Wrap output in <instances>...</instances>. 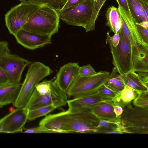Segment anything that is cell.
I'll return each mask as SVG.
<instances>
[{
    "mask_svg": "<svg viewBox=\"0 0 148 148\" xmlns=\"http://www.w3.org/2000/svg\"><path fill=\"white\" fill-rule=\"evenodd\" d=\"M60 19L57 11L48 6L42 5L22 29L40 35L52 36L58 31Z\"/></svg>",
    "mask_w": 148,
    "mask_h": 148,
    "instance_id": "6da1fadb",
    "label": "cell"
},
{
    "mask_svg": "<svg viewBox=\"0 0 148 148\" xmlns=\"http://www.w3.org/2000/svg\"><path fill=\"white\" fill-rule=\"evenodd\" d=\"M60 130L65 133H97L100 120L91 111L61 112Z\"/></svg>",
    "mask_w": 148,
    "mask_h": 148,
    "instance_id": "7a4b0ae2",
    "label": "cell"
},
{
    "mask_svg": "<svg viewBox=\"0 0 148 148\" xmlns=\"http://www.w3.org/2000/svg\"><path fill=\"white\" fill-rule=\"evenodd\" d=\"M53 72L48 66L39 62L31 63L18 96L12 103L17 108H24L28 102L35 87L43 78Z\"/></svg>",
    "mask_w": 148,
    "mask_h": 148,
    "instance_id": "3957f363",
    "label": "cell"
},
{
    "mask_svg": "<svg viewBox=\"0 0 148 148\" xmlns=\"http://www.w3.org/2000/svg\"><path fill=\"white\" fill-rule=\"evenodd\" d=\"M123 109L117 124L123 134H148V108L133 107L130 103Z\"/></svg>",
    "mask_w": 148,
    "mask_h": 148,
    "instance_id": "277c9868",
    "label": "cell"
},
{
    "mask_svg": "<svg viewBox=\"0 0 148 148\" xmlns=\"http://www.w3.org/2000/svg\"><path fill=\"white\" fill-rule=\"evenodd\" d=\"M110 72L101 71L91 76L75 79L66 92L68 96L75 98L98 93L97 90L107 80Z\"/></svg>",
    "mask_w": 148,
    "mask_h": 148,
    "instance_id": "5b68a950",
    "label": "cell"
},
{
    "mask_svg": "<svg viewBox=\"0 0 148 148\" xmlns=\"http://www.w3.org/2000/svg\"><path fill=\"white\" fill-rule=\"evenodd\" d=\"M42 5L33 4L27 0L12 8L5 16V25L10 33L15 36Z\"/></svg>",
    "mask_w": 148,
    "mask_h": 148,
    "instance_id": "8992f818",
    "label": "cell"
},
{
    "mask_svg": "<svg viewBox=\"0 0 148 148\" xmlns=\"http://www.w3.org/2000/svg\"><path fill=\"white\" fill-rule=\"evenodd\" d=\"M68 96L53 80L49 90L42 95L38 93L34 89L28 102L24 107L28 111L53 105L57 108L67 104Z\"/></svg>",
    "mask_w": 148,
    "mask_h": 148,
    "instance_id": "52a82bcc",
    "label": "cell"
},
{
    "mask_svg": "<svg viewBox=\"0 0 148 148\" xmlns=\"http://www.w3.org/2000/svg\"><path fill=\"white\" fill-rule=\"evenodd\" d=\"M119 42L118 45L113 47L109 43L112 58V63L119 73L121 75L132 70V49L134 45L123 34L121 29L119 32Z\"/></svg>",
    "mask_w": 148,
    "mask_h": 148,
    "instance_id": "ba28073f",
    "label": "cell"
},
{
    "mask_svg": "<svg viewBox=\"0 0 148 148\" xmlns=\"http://www.w3.org/2000/svg\"><path fill=\"white\" fill-rule=\"evenodd\" d=\"M94 0H85L76 6L58 11L60 19L68 25L87 28L92 16Z\"/></svg>",
    "mask_w": 148,
    "mask_h": 148,
    "instance_id": "9c48e42d",
    "label": "cell"
},
{
    "mask_svg": "<svg viewBox=\"0 0 148 148\" xmlns=\"http://www.w3.org/2000/svg\"><path fill=\"white\" fill-rule=\"evenodd\" d=\"M32 62L23 58L10 53L0 58V67L7 75L10 83H20L22 75L25 68Z\"/></svg>",
    "mask_w": 148,
    "mask_h": 148,
    "instance_id": "30bf717a",
    "label": "cell"
},
{
    "mask_svg": "<svg viewBox=\"0 0 148 148\" xmlns=\"http://www.w3.org/2000/svg\"><path fill=\"white\" fill-rule=\"evenodd\" d=\"M28 111L24 108H17L0 119V133L21 132L28 120Z\"/></svg>",
    "mask_w": 148,
    "mask_h": 148,
    "instance_id": "8fae6325",
    "label": "cell"
},
{
    "mask_svg": "<svg viewBox=\"0 0 148 148\" xmlns=\"http://www.w3.org/2000/svg\"><path fill=\"white\" fill-rule=\"evenodd\" d=\"M112 101V99L101 96L98 93L73 98L67 100L68 110L71 112L91 111L94 105L99 103Z\"/></svg>",
    "mask_w": 148,
    "mask_h": 148,
    "instance_id": "7c38bea8",
    "label": "cell"
},
{
    "mask_svg": "<svg viewBox=\"0 0 148 148\" xmlns=\"http://www.w3.org/2000/svg\"><path fill=\"white\" fill-rule=\"evenodd\" d=\"M14 36L18 43L29 50H34L51 43V36L40 35L22 29Z\"/></svg>",
    "mask_w": 148,
    "mask_h": 148,
    "instance_id": "4fadbf2b",
    "label": "cell"
},
{
    "mask_svg": "<svg viewBox=\"0 0 148 148\" xmlns=\"http://www.w3.org/2000/svg\"><path fill=\"white\" fill-rule=\"evenodd\" d=\"M80 66L78 63L69 62L61 66L54 80L59 88L66 93L78 75Z\"/></svg>",
    "mask_w": 148,
    "mask_h": 148,
    "instance_id": "5bb4252c",
    "label": "cell"
},
{
    "mask_svg": "<svg viewBox=\"0 0 148 148\" xmlns=\"http://www.w3.org/2000/svg\"><path fill=\"white\" fill-rule=\"evenodd\" d=\"M118 9L121 23V29L123 33L134 46L136 43L145 45L138 32L135 21L130 20L120 6L119 5Z\"/></svg>",
    "mask_w": 148,
    "mask_h": 148,
    "instance_id": "9a60e30c",
    "label": "cell"
},
{
    "mask_svg": "<svg viewBox=\"0 0 148 148\" xmlns=\"http://www.w3.org/2000/svg\"><path fill=\"white\" fill-rule=\"evenodd\" d=\"M132 70L135 72H148V46L139 43L133 46Z\"/></svg>",
    "mask_w": 148,
    "mask_h": 148,
    "instance_id": "2e32d148",
    "label": "cell"
},
{
    "mask_svg": "<svg viewBox=\"0 0 148 148\" xmlns=\"http://www.w3.org/2000/svg\"><path fill=\"white\" fill-rule=\"evenodd\" d=\"M114 105L112 101L101 102L93 106L91 111L100 120L117 124L119 120V116H117L114 112Z\"/></svg>",
    "mask_w": 148,
    "mask_h": 148,
    "instance_id": "e0dca14e",
    "label": "cell"
},
{
    "mask_svg": "<svg viewBox=\"0 0 148 148\" xmlns=\"http://www.w3.org/2000/svg\"><path fill=\"white\" fill-rule=\"evenodd\" d=\"M21 85L8 83L0 85V108L14 102L18 96Z\"/></svg>",
    "mask_w": 148,
    "mask_h": 148,
    "instance_id": "ac0fdd59",
    "label": "cell"
},
{
    "mask_svg": "<svg viewBox=\"0 0 148 148\" xmlns=\"http://www.w3.org/2000/svg\"><path fill=\"white\" fill-rule=\"evenodd\" d=\"M139 92L127 86L121 91L116 93L112 99L114 105L123 108L130 103L138 96Z\"/></svg>",
    "mask_w": 148,
    "mask_h": 148,
    "instance_id": "d6986e66",
    "label": "cell"
},
{
    "mask_svg": "<svg viewBox=\"0 0 148 148\" xmlns=\"http://www.w3.org/2000/svg\"><path fill=\"white\" fill-rule=\"evenodd\" d=\"M125 86L129 87L139 92L148 91V88L143 85L138 77L137 73L132 70L121 75Z\"/></svg>",
    "mask_w": 148,
    "mask_h": 148,
    "instance_id": "ffe728a7",
    "label": "cell"
},
{
    "mask_svg": "<svg viewBox=\"0 0 148 148\" xmlns=\"http://www.w3.org/2000/svg\"><path fill=\"white\" fill-rule=\"evenodd\" d=\"M130 10L136 23L148 21L144 16L138 0H127Z\"/></svg>",
    "mask_w": 148,
    "mask_h": 148,
    "instance_id": "44dd1931",
    "label": "cell"
},
{
    "mask_svg": "<svg viewBox=\"0 0 148 148\" xmlns=\"http://www.w3.org/2000/svg\"><path fill=\"white\" fill-rule=\"evenodd\" d=\"M106 25L110 27V31L115 33L116 26L121 19L118 9L113 6L108 8L106 12Z\"/></svg>",
    "mask_w": 148,
    "mask_h": 148,
    "instance_id": "7402d4cb",
    "label": "cell"
},
{
    "mask_svg": "<svg viewBox=\"0 0 148 148\" xmlns=\"http://www.w3.org/2000/svg\"><path fill=\"white\" fill-rule=\"evenodd\" d=\"M97 133L122 134L116 123L100 120L97 128ZM123 134V133H122Z\"/></svg>",
    "mask_w": 148,
    "mask_h": 148,
    "instance_id": "603a6c76",
    "label": "cell"
},
{
    "mask_svg": "<svg viewBox=\"0 0 148 148\" xmlns=\"http://www.w3.org/2000/svg\"><path fill=\"white\" fill-rule=\"evenodd\" d=\"M106 0H96L94 1L90 19L88 27L85 30L86 32L95 29V22L99 15V11Z\"/></svg>",
    "mask_w": 148,
    "mask_h": 148,
    "instance_id": "cb8c5ba5",
    "label": "cell"
},
{
    "mask_svg": "<svg viewBox=\"0 0 148 148\" xmlns=\"http://www.w3.org/2000/svg\"><path fill=\"white\" fill-rule=\"evenodd\" d=\"M33 4L45 5L50 7L57 11L60 10L65 5L67 0H28Z\"/></svg>",
    "mask_w": 148,
    "mask_h": 148,
    "instance_id": "d4e9b609",
    "label": "cell"
},
{
    "mask_svg": "<svg viewBox=\"0 0 148 148\" xmlns=\"http://www.w3.org/2000/svg\"><path fill=\"white\" fill-rule=\"evenodd\" d=\"M56 108H57L55 106L51 105L28 111V120L32 121L46 116Z\"/></svg>",
    "mask_w": 148,
    "mask_h": 148,
    "instance_id": "484cf974",
    "label": "cell"
},
{
    "mask_svg": "<svg viewBox=\"0 0 148 148\" xmlns=\"http://www.w3.org/2000/svg\"><path fill=\"white\" fill-rule=\"evenodd\" d=\"M133 103L135 106L148 108V91L139 92Z\"/></svg>",
    "mask_w": 148,
    "mask_h": 148,
    "instance_id": "4316f807",
    "label": "cell"
},
{
    "mask_svg": "<svg viewBox=\"0 0 148 148\" xmlns=\"http://www.w3.org/2000/svg\"><path fill=\"white\" fill-rule=\"evenodd\" d=\"M107 87L116 93L122 90L125 88V85L121 78L114 82L104 84Z\"/></svg>",
    "mask_w": 148,
    "mask_h": 148,
    "instance_id": "83f0119b",
    "label": "cell"
},
{
    "mask_svg": "<svg viewBox=\"0 0 148 148\" xmlns=\"http://www.w3.org/2000/svg\"><path fill=\"white\" fill-rule=\"evenodd\" d=\"M97 73L90 64H88L80 66L78 71V75L80 77H87L93 75Z\"/></svg>",
    "mask_w": 148,
    "mask_h": 148,
    "instance_id": "f1b7e54d",
    "label": "cell"
},
{
    "mask_svg": "<svg viewBox=\"0 0 148 148\" xmlns=\"http://www.w3.org/2000/svg\"><path fill=\"white\" fill-rule=\"evenodd\" d=\"M136 26L138 32L144 44L148 46V29L140 24L136 23Z\"/></svg>",
    "mask_w": 148,
    "mask_h": 148,
    "instance_id": "f546056e",
    "label": "cell"
},
{
    "mask_svg": "<svg viewBox=\"0 0 148 148\" xmlns=\"http://www.w3.org/2000/svg\"><path fill=\"white\" fill-rule=\"evenodd\" d=\"M97 91L98 93L101 96L111 99L114 97L116 93L107 87L104 84L98 88Z\"/></svg>",
    "mask_w": 148,
    "mask_h": 148,
    "instance_id": "4dcf8cb0",
    "label": "cell"
},
{
    "mask_svg": "<svg viewBox=\"0 0 148 148\" xmlns=\"http://www.w3.org/2000/svg\"><path fill=\"white\" fill-rule=\"evenodd\" d=\"M24 132L32 133H53L52 130L40 125L26 129Z\"/></svg>",
    "mask_w": 148,
    "mask_h": 148,
    "instance_id": "1f68e13d",
    "label": "cell"
},
{
    "mask_svg": "<svg viewBox=\"0 0 148 148\" xmlns=\"http://www.w3.org/2000/svg\"><path fill=\"white\" fill-rule=\"evenodd\" d=\"M116 1L119 5L122 8L129 18L130 20H134L130 10L127 0H116Z\"/></svg>",
    "mask_w": 148,
    "mask_h": 148,
    "instance_id": "d6a6232c",
    "label": "cell"
},
{
    "mask_svg": "<svg viewBox=\"0 0 148 148\" xmlns=\"http://www.w3.org/2000/svg\"><path fill=\"white\" fill-rule=\"evenodd\" d=\"M120 36L119 33L114 34V35L111 37L109 32L107 33L106 38V44L109 43H111L114 47H116L119 42Z\"/></svg>",
    "mask_w": 148,
    "mask_h": 148,
    "instance_id": "836d02e7",
    "label": "cell"
},
{
    "mask_svg": "<svg viewBox=\"0 0 148 148\" xmlns=\"http://www.w3.org/2000/svg\"><path fill=\"white\" fill-rule=\"evenodd\" d=\"M122 78L115 67L113 68L112 72L110 74L107 80L105 83H111L115 82Z\"/></svg>",
    "mask_w": 148,
    "mask_h": 148,
    "instance_id": "e575fe53",
    "label": "cell"
},
{
    "mask_svg": "<svg viewBox=\"0 0 148 148\" xmlns=\"http://www.w3.org/2000/svg\"><path fill=\"white\" fill-rule=\"evenodd\" d=\"M137 75L141 83L148 88V72H138Z\"/></svg>",
    "mask_w": 148,
    "mask_h": 148,
    "instance_id": "d590c367",
    "label": "cell"
},
{
    "mask_svg": "<svg viewBox=\"0 0 148 148\" xmlns=\"http://www.w3.org/2000/svg\"><path fill=\"white\" fill-rule=\"evenodd\" d=\"M10 53L8 42L0 41V58L5 54Z\"/></svg>",
    "mask_w": 148,
    "mask_h": 148,
    "instance_id": "8d00e7d4",
    "label": "cell"
},
{
    "mask_svg": "<svg viewBox=\"0 0 148 148\" xmlns=\"http://www.w3.org/2000/svg\"><path fill=\"white\" fill-rule=\"evenodd\" d=\"M85 0H67L65 5L61 10L66 9L78 5Z\"/></svg>",
    "mask_w": 148,
    "mask_h": 148,
    "instance_id": "74e56055",
    "label": "cell"
},
{
    "mask_svg": "<svg viewBox=\"0 0 148 148\" xmlns=\"http://www.w3.org/2000/svg\"><path fill=\"white\" fill-rule=\"evenodd\" d=\"M138 1L142 6L145 18L148 21V2L144 0Z\"/></svg>",
    "mask_w": 148,
    "mask_h": 148,
    "instance_id": "f35d334b",
    "label": "cell"
},
{
    "mask_svg": "<svg viewBox=\"0 0 148 148\" xmlns=\"http://www.w3.org/2000/svg\"><path fill=\"white\" fill-rule=\"evenodd\" d=\"M9 83L6 74L0 67V85Z\"/></svg>",
    "mask_w": 148,
    "mask_h": 148,
    "instance_id": "ab89813d",
    "label": "cell"
},
{
    "mask_svg": "<svg viewBox=\"0 0 148 148\" xmlns=\"http://www.w3.org/2000/svg\"><path fill=\"white\" fill-rule=\"evenodd\" d=\"M114 112L118 116H120L123 112V109L121 107L116 105L113 106Z\"/></svg>",
    "mask_w": 148,
    "mask_h": 148,
    "instance_id": "60d3db41",
    "label": "cell"
},
{
    "mask_svg": "<svg viewBox=\"0 0 148 148\" xmlns=\"http://www.w3.org/2000/svg\"><path fill=\"white\" fill-rule=\"evenodd\" d=\"M121 20L120 19L116 26L115 30V33L114 34L118 33L119 31L121 28Z\"/></svg>",
    "mask_w": 148,
    "mask_h": 148,
    "instance_id": "b9f144b4",
    "label": "cell"
},
{
    "mask_svg": "<svg viewBox=\"0 0 148 148\" xmlns=\"http://www.w3.org/2000/svg\"><path fill=\"white\" fill-rule=\"evenodd\" d=\"M19 1H20L21 2H23L25 1H27L28 0H18Z\"/></svg>",
    "mask_w": 148,
    "mask_h": 148,
    "instance_id": "7bdbcfd3",
    "label": "cell"
},
{
    "mask_svg": "<svg viewBox=\"0 0 148 148\" xmlns=\"http://www.w3.org/2000/svg\"><path fill=\"white\" fill-rule=\"evenodd\" d=\"M145 1L147 2H148V0H144Z\"/></svg>",
    "mask_w": 148,
    "mask_h": 148,
    "instance_id": "ee69618b",
    "label": "cell"
},
{
    "mask_svg": "<svg viewBox=\"0 0 148 148\" xmlns=\"http://www.w3.org/2000/svg\"><path fill=\"white\" fill-rule=\"evenodd\" d=\"M95 1H96V0H94Z\"/></svg>",
    "mask_w": 148,
    "mask_h": 148,
    "instance_id": "f6af8a7d",
    "label": "cell"
}]
</instances>
